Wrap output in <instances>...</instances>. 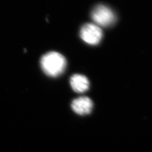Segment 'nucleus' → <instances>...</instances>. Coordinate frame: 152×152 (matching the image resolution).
<instances>
[{"mask_svg":"<svg viewBox=\"0 0 152 152\" xmlns=\"http://www.w3.org/2000/svg\"><path fill=\"white\" fill-rule=\"evenodd\" d=\"M66 65L65 58L58 53L50 52L42 57L41 66L44 72L50 77L61 75Z\"/></svg>","mask_w":152,"mask_h":152,"instance_id":"nucleus-1","label":"nucleus"},{"mask_svg":"<svg viewBox=\"0 0 152 152\" xmlns=\"http://www.w3.org/2000/svg\"><path fill=\"white\" fill-rule=\"evenodd\" d=\"M91 18L96 24L102 27L110 26L116 20L114 12L108 6L103 5H99L93 9Z\"/></svg>","mask_w":152,"mask_h":152,"instance_id":"nucleus-2","label":"nucleus"},{"mask_svg":"<svg viewBox=\"0 0 152 152\" xmlns=\"http://www.w3.org/2000/svg\"><path fill=\"white\" fill-rule=\"evenodd\" d=\"M80 36L86 43L91 45H96L101 41L103 37V32L97 25L87 23L81 28Z\"/></svg>","mask_w":152,"mask_h":152,"instance_id":"nucleus-3","label":"nucleus"},{"mask_svg":"<svg viewBox=\"0 0 152 152\" xmlns=\"http://www.w3.org/2000/svg\"><path fill=\"white\" fill-rule=\"evenodd\" d=\"M93 107L92 100L87 97H81L75 99L72 103V108L77 114H89Z\"/></svg>","mask_w":152,"mask_h":152,"instance_id":"nucleus-4","label":"nucleus"},{"mask_svg":"<svg viewBox=\"0 0 152 152\" xmlns=\"http://www.w3.org/2000/svg\"><path fill=\"white\" fill-rule=\"evenodd\" d=\"M70 83L73 90L79 93L85 92L89 87V81L87 77L81 75L77 74L72 76Z\"/></svg>","mask_w":152,"mask_h":152,"instance_id":"nucleus-5","label":"nucleus"}]
</instances>
